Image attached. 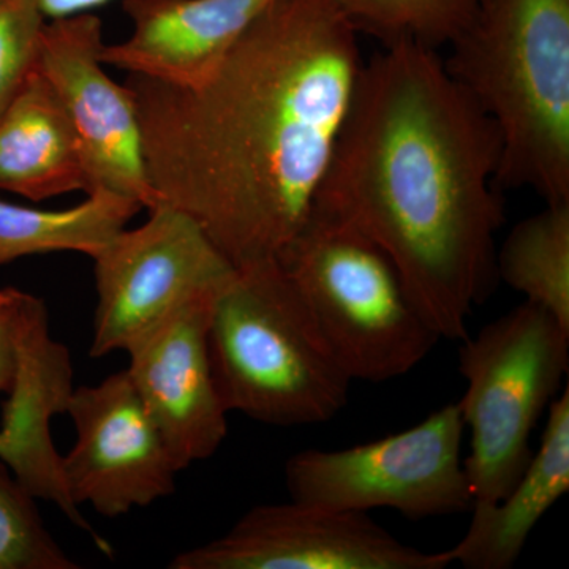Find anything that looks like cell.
<instances>
[{
  "instance_id": "6da1fadb",
  "label": "cell",
  "mask_w": 569,
  "mask_h": 569,
  "mask_svg": "<svg viewBox=\"0 0 569 569\" xmlns=\"http://www.w3.org/2000/svg\"><path fill=\"white\" fill-rule=\"evenodd\" d=\"M329 0H271L198 88L129 74L159 204L233 266L277 258L312 212L365 59Z\"/></svg>"
},
{
  "instance_id": "7a4b0ae2",
  "label": "cell",
  "mask_w": 569,
  "mask_h": 569,
  "mask_svg": "<svg viewBox=\"0 0 569 569\" xmlns=\"http://www.w3.org/2000/svg\"><path fill=\"white\" fill-rule=\"evenodd\" d=\"M493 122L437 50L385 44L359 74L312 211L372 241L440 339L463 340L498 282Z\"/></svg>"
},
{
  "instance_id": "3957f363",
  "label": "cell",
  "mask_w": 569,
  "mask_h": 569,
  "mask_svg": "<svg viewBox=\"0 0 569 569\" xmlns=\"http://www.w3.org/2000/svg\"><path fill=\"white\" fill-rule=\"evenodd\" d=\"M447 70L496 126L497 186L569 203V0H477Z\"/></svg>"
},
{
  "instance_id": "277c9868",
  "label": "cell",
  "mask_w": 569,
  "mask_h": 569,
  "mask_svg": "<svg viewBox=\"0 0 569 569\" xmlns=\"http://www.w3.org/2000/svg\"><path fill=\"white\" fill-rule=\"evenodd\" d=\"M209 353L228 413L317 426L350 399L353 380L277 258L234 266L213 299Z\"/></svg>"
},
{
  "instance_id": "5b68a950",
  "label": "cell",
  "mask_w": 569,
  "mask_h": 569,
  "mask_svg": "<svg viewBox=\"0 0 569 569\" xmlns=\"http://www.w3.org/2000/svg\"><path fill=\"white\" fill-rule=\"evenodd\" d=\"M277 261L353 381L407 376L441 340L383 250L346 224L310 212Z\"/></svg>"
},
{
  "instance_id": "8992f818",
  "label": "cell",
  "mask_w": 569,
  "mask_h": 569,
  "mask_svg": "<svg viewBox=\"0 0 569 569\" xmlns=\"http://www.w3.org/2000/svg\"><path fill=\"white\" fill-rule=\"evenodd\" d=\"M460 342L467 391L458 406L470 433L463 466L481 507L500 500L529 466L531 433L568 373L569 331L523 301Z\"/></svg>"
},
{
  "instance_id": "52a82bcc",
  "label": "cell",
  "mask_w": 569,
  "mask_h": 569,
  "mask_svg": "<svg viewBox=\"0 0 569 569\" xmlns=\"http://www.w3.org/2000/svg\"><path fill=\"white\" fill-rule=\"evenodd\" d=\"M463 433L458 402L448 403L395 436L296 452L284 466V485L290 500L339 511L388 508L410 520L470 515Z\"/></svg>"
},
{
  "instance_id": "ba28073f",
  "label": "cell",
  "mask_w": 569,
  "mask_h": 569,
  "mask_svg": "<svg viewBox=\"0 0 569 569\" xmlns=\"http://www.w3.org/2000/svg\"><path fill=\"white\" fill-rule=\"evenodd\" d=\"M92 260V358L126 351L176 307L220 290L234 269L192 217L163 203L149 209L140 227L119 231Z\"/></svg>"
},
{
  "instance_id": "9c48e42d",
  "label": "cell",
  "mask_w": 569,
  "mask_h": 569,
  "mask_svg": "<svg viewBox=\"0 0 569 569\" xmlns=\"http://www.w3.org/2000/svg\"><path fill=\"white\" fill-rule=\"evenodd\" d=\"M447 550L397 539L367 512L287 501L246 512L233 529L183 550L171 569H445Z\"/></svg>"
},
{
  "instance_id": "30bf717a",
  "label": "cell",
  "mask_w": 569,
  "mask_h": 569,
  "mask_svg": "<svg viewBox=\"0 0 569 569\" xmlns=\"http://www.w3.org/2000/svg\"><path fill=\"white\" fill-rule=\"evenodd\" d=\"M67 415L77 440L62 468L77 507L112 519L174 492L181 470L127 370L74 388Z\"/></svg>"
},
{
  "instance_id": "8fae6325",
  "label": "cell",
  "mask_w": 569,
  "mask_h": 569,
  "mask_svg": "<svg viewBox=\"0 0 569 569\" xmlns=\"http://www.w3.org/2000/svg\"><path fill=\"white\" fill-rule=\"evenodd\" d=\"M103 22L92 11L48 20L41 33L40 71L58 93L82 146L92 190L159 204L146 171L132 91L112 81L100 61Z\"/></svg>"
},
{
  "instance_id": "7c38bea8",
  "label": "cell",
  "mask_w": 569,
  "mask_h": 569,
  "mask_svg": "<svg viewBox=\"0 0 569 569\" xmlns=\"http://www.w3.org/2000/svg\"><path fill=\"white\" fill-rule=\"evenodd\" d=\"M14 370L0 421V462L36 500L56 505L77 529L92 535L103 552L110 546L93 531L71 500L51 422L67 415L73 396L70 350L50 331L43 299L21 291L13 317Z\"/></svg>"
},
{
  "instance_id": "4fadbf2b",
  "label": "cell",
  "mask_w": 569,
  "mask_h": 569,
  "mask_svg": "<svg viewBox=\"0 0 569 569\" xmlns=\"http://www.w3.org/2000/svg\"><path fill=\"white\" fill-rule=\"evenodd\" d=\"M217 293L176 307L126 350L127 373L181 471L212 458L227 438L228 410L209 353Z\"/></svg>"
},
{
  "instance_id": "5bb4252c",
  "label": "cell",
  "mask_w": 569,
  "mask_h": 569,
  "mask_svg": "<svg viewBox=\"0 0 569 569\" xmlns=\"http://www.w3.org/2000/svg\"><path fill=\"white\" fill-rule=\"evenodd\" d=\"M269 2L123 0L133 31L103 44L100 61L176 88H198Z\"/></svg>"
},
{
  "instance_id": "9a60e30c",
  "label": "cell",
  "mask_w": 569,
  "mask_h": 569,
  "mask_svg": "<svg viewBox=\"0 0 569 569\" xmlns=\"http://www.w3.org/2000/svg\"><path fill=\"white\" fill-rule=\"evenodd\" d=\"M569 490V388L549 407L541 443L518 481L492 505L473 507L466 535L448 549L466 569H511L531 531Z\"/></svg>"
},
{
  "instance_id": "2e32d148",
  "label": "cell",
  "mask_w": 569,
  "mask_h": 569,
  "mask_svg": "<svg viewBox=\"0 0 569 569\" xmlns=\"http://www.w3.org/2000/svg\"><path fill=\"white\" fill-rule=\"evenodd\" d=\"M0 190L36 203L92 190L73 123L37 70L0 114Z\"/></svg>"
},
{
  "instance_id": "e0dca14e",
  "label": "cell",
  "mask_w": 569,
  "mask_h": 569,
  "mask_svg": "<svg viewBox=\"0 0 569 569\" xmlns=\"http://www.w3.org/2000/svg\"><path fill=\"white\" fill-rule=\"evenodd\" d=\"M142 206L111 190H91L73 208L50 211L0 200V266L56 252L96 257Z\"/></svg>"
},
{
  "instance_id": "ac0fdd59",
  "label": "cell",
  "mask_w": 569,
  "mask_h": 569,
  "mask_svg": "<svg viewBox=\"0 0 569 569\" xmlns=\"http://www.w3.org/2000/svg\"><path fill=\"white\" fill-rule=\"evenodd\" d=\"M497 276L569 331V203L520 220L497 247Z\"/></svg>"
},
{
  "instance_id": "d6986e66",
  "label": "cell",
  "mask_w": 569,
  "mask_h": 569,
  "mask_svg": "<svg viewBox=\"0 0 569 569\" xmlns=\"http://www.w3.org/2000/svg\"><path fill=\"white\" fill-rule=\"evenodd\" d=\"M358 33L438 50L466 28L477 0H329Z\"/></svg>"
},
{
  "instance_id": "ffe728a7",
  "label": "cell",
  "mask_w": 569,
  "mask_h": 569,
  "mask_svg": "<svg viewBox=\"0 0 569 569\" xmlns=\"http://www.w3.org/2000/svg\"><path fill=\"white\" fill-rule=\"evenodd\" d=\"M41 519L37 500L0 462V569H78Z\"/></svg>"
},
{
  "instance_id": "44dd1931",
  "label": "cell",
  "mask_w": 569,
  "mask_h": 569,
  "mask_svg": "<svg viewBox=\"0 0 569 569\" xmlns=\"http://www.w3.org/2000/svg\"><path fill=\"white\" fill-rule=\"evenodd\" d=\"M47 22L37 0H0V114L36 71Z\"/></svg>"
},
{
  "instance_id": "7402d4cb",
  "label": "cell",
  "mask_w": 569,
  "mask_h": 569,
  "mask_svg": "<svg viewBox=\"0 0 569 569\" xmlns=\"http://www.w3.org/2000/svg\"><path fill=\"white\" fill-rule=\"evenodd\" d=\"M21 290L7 288L0 299V392L9 391L14 370L13 317Z\"/></svg>"
},
{
  "instance_id": "603a6c76",
  "label": "cell",
  "mask_w": 569,
  "mask_h": 569,
  "mask_svg": "<svg viewBox=\"0 0 569 569\" xmlns=\"http://www.w3.org/2000/svg\"><path fill=\"white\" fill-rule=\"evenodd\" d=\"M111 0H37L48 20L86 13L107 6Z\"/></svg>"
},
{
  "instance_id": "cb8c5ba5",
  "label": "cell",
  "mask_w": 569,
  "mask_h": 569,
  "mask_svg": "<svg viewBox=\"0 0 569 569\" xmlns=\"http://www.w3.org/2000/svg\"><path fill=\"white\" fill-rule=\"evenodd\" d=\"M7 288H0V299L3 298V295H6Z\"/></svg>"
}]
</instances>
